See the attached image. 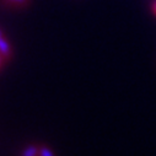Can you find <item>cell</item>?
Segmentation results:
<instances>
[{
    "label": "cell",
    "mask_w": 156,
    "mask_h": 156,
    "mask_svg": "<svg viewBox=\"0 0 156 156\" xmlns=\"http://www.w3.org/2000/svg\"><path fill=\"white\" fill-rule=\"evenodd\" d=\"M41 154H42V156H53L52 155V152L49 151V150H47V149H41V151H40Z\"/></svg>",
    "instance_id": "cell-3"
},
{
    "label": "cell",
    "mask_w": 156,
    "mask_h": 156,
    "mask_svg": "<svg viewBox=\"0 0 156 156\" xmlns=\"http://www.w3.org/2000/svg\"><path fill=\"white\" fill-rule=\"evenodd\" d=\"M36 149L33 146H30L25 152H23V156H36Z\"/></svg>",
    "instance_id": "cell-1"
},
{
    "label": "cell",
    "mask_w": 156,
    "mask_h": 156,
    "mask_svg": "<svg viewBox=\"0 0 156 156\" xmlns=\"http://www.w3.org/2000/svg\"><path fill=\"white\" fill-rule=\"evenodd\" d=\"M9 3H11L12 5H17V6H20V5H23L25 3H26V0H8Z\"/></svg>",
    "instance_id": "cell-2"
},
{
    "label": "cell",
    "mask_w": 156,
    "mask_h": 156,
    "mask_svg": "<svg viewBox=\"0 0 156 156\" xmlns=\"http://www.w3.org/2000/svg\"><path fill=\"white\" fill-rule=\"evenodd\" d=\"M154 12H155V14H156V3H155V4H154Z\"/></svg>",
    "instance_id": "cell-4"
}]
</instances>
